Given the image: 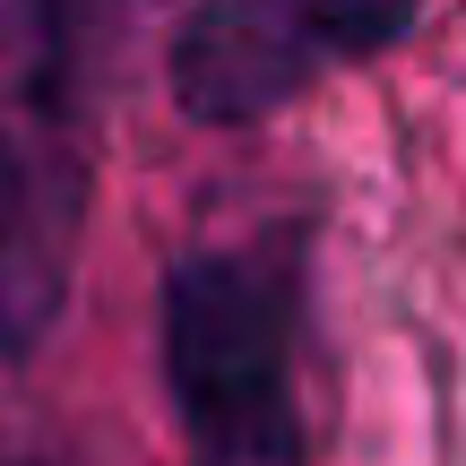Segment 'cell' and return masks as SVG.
Segmentation results:
<instances>
[{"label":"cell","instance_id":"6da1fadb","mask_svg":"<svg viewBox=\"0 0 466 466\" xmlns=\"http://www.w3.org/2000/svg\"><path fill=\"white\" fill-rule=\"evenodd\" d=\"M86 225L69 0H0V354H35Z\"/></svg>","mask_w":466,"mask_h":466},{"label":"cell","instance_id":"7a4b0ae2","mask_svg":"<svg viewBox=\"0 0 466 466\" xmlns=\"http://www.w3.org/2000/svg\"><path fill=\"white\" fill-rule=\"evenodd\" d=\"M165 380L190 466H311L294 406V294L277 259L190 250L165 277Z\"/></svg>","mask_w":466,"mask_h":466},{"label":"cell","instance_id":"3957f363","mask_svg":"<svg viewBox=\"0 0 466 466\" xmlns=\"http://www.w3.org/2000/svg\"><path fill=\"white\" fill-rule=\"evenodd\" d=\"M415 9L423 0H190L165 69L190 121L242 130L337 69L398 52L415 35Z\"/></svg>","mask_w":466,"mask_h":466},{"label":"cell","instance_id":"277c9868","mask_svg":"<svg viewBox=\"0 0 466 466\" xmlns=\"http://www.w3.org/2000/svg\"><path fill=\"white\" fill-rule=\"evenodd\" d=\"M17 466H52V458H17Z\"/></svg>","mask_w":466,"mask_h":466}]
</instances>
